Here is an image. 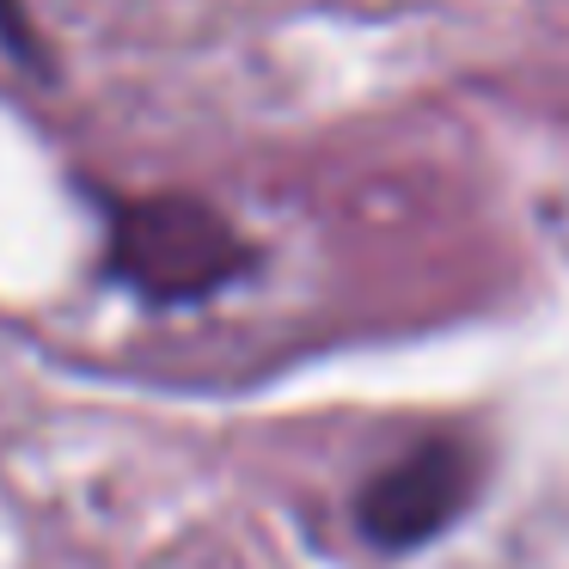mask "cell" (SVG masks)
<instances>
[{
  "label": "cell",
  "instance_id": "obj_3",
  "mask_svg": "<svg viewBox=\"0 0 569 569\" xmlns=\"http://www.w3.org/2000/svg\"><path fill=\"white\" fill-rule=\"evenodd\" d=\"M0 43L13 56H38V43H31V26H26V13H19V0H0Z\"/></svg>",
  "mask_w": 569,
  "mask_h": 569
},
{
  "label": "cell",
  "instance_id": "obj_1",
  "mask_svg": "<svg viewBox=\"0 0 569 569\" xmlns=\"http://www.w3.org/2000/svg\"><path fill=\"white\" fill-rule=\"evenodd\" d=\"M251 263H258L251 239L190 190H160L111 209V276L153 307L209 300Z\"/></svg>",
  "mask_w": 569,
  "mask_h": 569
},
{
  "label": "cell",
  "instance_id": "obj_2",
  "mask_svg": "<svg viewBox=\"0 0 569 569\" xmlns=\"http://www.w3.org/2000/svg\"><path fill=\"white\" fill-rule=\"evenodd\" d=\"M471 496H478V453L453 435H435L361 483L356 532L373 551H417L466 515Z\"/></svg>",
  "mask_w": 569,
  "mask_h": 569
}]
</instances>
